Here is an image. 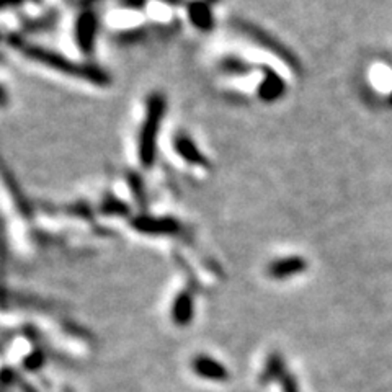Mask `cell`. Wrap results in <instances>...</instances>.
Returning <instances> with one entry per match:
<instances>
[{"mask_svg":"<svg viewBox=\"0 0 392 392\" xmlns=\"http://www.w3.org/2000/svg\"><path fill=\"white\" fill-rule=\"evenodd\" d=\"M285 361L283 358H281V355H278V353H273V355H270L268 361H267V366H265L262 376H260V381L263 384L270 383V381H275V379H281L285 376Z\"/></svg>","mask_w":392,"mask_h":392,"instance_id":"obj_6","label":"cell"},{"mask_svg":"<svg viewBox=\"0 0 392 392\" xmlns=\"http://www.w3.org/2000/svg\"><path fill=\"white\" fill-rule=\"evenodd\" d=\"M391 103H392V93H391Z\"/></svg>","mask_w":392,"mask_h":392,"instance_id":"obj_9","label":"cell"},{"mask_svg":"<svg viewBox=\"0 0 392 392\" xmlns=\"http://www.w3.org/2000/svg\"><path fill=\"white\" fill-rule=\"evenodd\" d=\"M193 316V302L189 295H180L176 297V302L174 306V320L176 324L185 325L190 322Z\"/></svg>","mask_w":392,"mask_h":392,"instance_id":"obj_7","label":"cell"},{"mask_svg":"<svg viewBox=\"0 0 392 392\" xmlns=\"http://www.w3.org/2000/svg\"><path fill=\"white\" fill-rule=\"evenodd\" d=\"M244 26H245L247 35H250L258 44H262V46L267 48L268 51H272L273 54H276V56H278L281 60H283V63L288 64L290 68L292 70H295V73H301L300 60H297V58L290 51L288 48H285L283 44L278 43V41L275 40V38L267 35V33L262 31V30L253 28V26H250V25H244Z\"/></svg>","mask_w":392,"mask_h":392,"instance_id":"obj_1","label":"cell"},{"mask_svg":"<svg viewBox=\"0 0 392 392\" xmlns=\"http://www.w3.org/2000/svg\"><path fill=\"white\" fill-rule=\"evenodd\" d=\"M281 381V391L283 392H300V388H297V383L295 376H291V374H285Z\"/></svg>","mask_w":392,"mask_h":392,"instance_id":"obj_8","label":"cell"},{"mask_svg":"<svg viewBox=\"0 0 392 392\" xmlns=\"http://www.w3.org/2000/svg\"><path fill=\"white\" fill-rule=\"evenodd\" d=\"M160 112H162V102L154 100L151 103V110H149L147 123L142 131V139H141V154L144 162H151L152 151H154V137H156V131L160 120Z\"/></svg>","mask_w":392,"mask_h":392,"instance_id":"obj_2","label":"cell"},{"mask_svg":"<svg viewBox=\"0 0 392 392\" xmlns=\"http://www.w3.org/2000/svg\"><path fill=\"white\" fill-rule=\"evenodd\" d=\"M307 270V262L302 257H285L268 265L267 273L273 280H286Z\"/></svg>","mask_w":392,"mask_h":392,"instance_id":"obj_3","label":"cell"},{"mask_svg":"<svg viewBox=\"0 0 392 392\" xmlns=\"http://www.w3.org/2000/svg\"><path fill=\"white\" fill-rule=\"evenodd\" d=\"M193 371L204 379H211V381L229 379V373L228 369L224 368V364L218 363L216 360H213V358L209 356L195 358V360H193Z\"/></svg>","mask_w":392,"mask_h":392,"instance_id":"obj_4","label":"cell"},{"mask_svg":"<svg viewBox=\"0 0 392 392\" xmlns=\"http://www.w3.org/2000/svg\"><path fill=\"white\" fill-rule=\"evenodd\" d=\"M265 73L267 75H265L263 84L260 85V97L267 102H273L285 93V82L281 80V77L275 70L267 69Z\"/></svg>","mask_w":392,"mask_h":392,"instance_id":"obj_5","label":"cell"}]
</instances>
